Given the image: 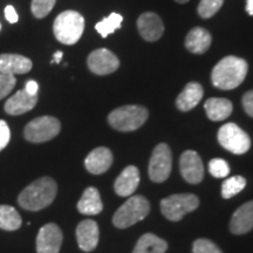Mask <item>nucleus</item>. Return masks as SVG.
<instances>
[{
	"label": "nucleus",
	"instance_id": "32",
	"mask_svg": "<svg viewBox=\"0 0 253 253\" xmlns=\"http://www.w3.org/2000/svg\"><path fill=\"white\" fill-rule=\"evenodd\" d=\"M15 82L17 80H15L14 75L0 73V100H2L11 93L15 86Z\"/></svg>",
	"mask_w": 253,
	"mask_h": 253
},
{
	"label": "nucleus",
	"instance_id": "19",
	"mask_svg": "<svg viewBox=\"0 0 253 253\" xmlns=\"http://www.w3.org/2000/svg\"><path fill=\"white\" fill-rule=\"evenodd\" d=\"M33 63L26 56L19 54H0V73L2 74H26Z\"/></svg>",
	"mask_w": 253,
	"mask_h": 253
},
{
	"label": "nucleus",
	"instance_id": "23",
	"mask_svg": "<svg viewBox=\"0 0 253 253\" xmlns=\"http://www.w3.org/2000/svg\"><path fill=\"white\" fill-rule=\"evenodd\" d=\"M205 112H207L208 118L211 121H223L226 120L231 115L233 110V106L231 101L227 99H221V97H211L207 100L204 104Z\"/></svg>",
	"mask_w": 253,
	"mask_h": 253
},
{
	"label": "nucleus",
	"instance_id": "3",
	"mask_svg": "<svg viewBox=\"0 0 253 253\" xmlns=\"http://www.w3.org/2000/svg\"><path fill=\"white\" fill-rule=\"evenodd\" d=\"M84 18L77 11H65L54 20L53 32L56 40L63 45H74L82 37Z\"/></svg>",
	"mask_w": 253,
	"mask_h": 253
},
{
	"label": "nucleus",
	"instance_id": "14",
	"mask_svg": "<svg viewBox=\"0 0 253 253\" xmlns=\"http://www.w3.org/2000/svg\"><path fill=\"white\" fill-rule=\"evenodd\" d=\"M137 28L141 37L147 41H157L164 32L162 19L153 12H145L140 15L137 19Z\"/></svg>",
	"mask_w": 253,
	"mask_h": 253
},
{
	"label": "nucleus",
	"instance_id": "38",
	"mask_svg": "<svg viewBox=\"0 0 253 253\" xmlns=\"http://www.w3.org/2000/svg\"><path fill=\"white\" fill-rule=\"evenodd\" d=\"M61 59H62V52L61 50H59V52H56L54 54V58H53V60H52V63H54V62L60 63Z\"/></svg>",
	"mask_w": 253,
	"mask_h": 253
},
{
	"label": "nucleus",
	"instance_id": "26",
	"mask_svg": "<svg viewBox=\"0 0 253 253\" xmlns=\"http://www.w3.org/2000/svg\"><path fill=\"white\" fill-rule=\"evenodd\" d=\"M123 21V18L121 14L119 13H112L109 17L104 18L102 21L95 25V28L99 32L102 38H107L109 34H112L119 28H121V24Z\"/></svg>",
	"mask_w": 253,
	"mask_h": 253
},
{
	"label": "nucleus",
	"instance_id": "28",
	"mask_svg": "<svg viewBox=\"0 0 253 253\" xmlns=\"http://www.w3.org/2000/svg\"><path fill=\"white\" fill-rule=\"evenodd\" d=\"M224 0H202L198 5V14L208 19L213 17L223 6Z\"/></svg>",
	"mask_w": 253,
	"mask_h": 253
},
{
	"label": "nucleus",
	"instance_id": "7",
	"mask_svg": "<svg viewBox=\"0 0 253 253\" xmlns=\"http://www.w3.org/2000/svg\"><path fill=\"white\" fill-rule=\"evenodd\" d=\"M61 125L58 119L53 116H41L37 118L25 126L24 136L32 143H43L50 141L59 135Z\"/></svg>",
	"mask_w": 253,
	"mask_h": 253
},
{
	"label": "nucleus",
	"instance_id": "11",
	"mask_svg": "<svg viewBox=\"0 0 253 253\" xmlns=\"http://www.w3.org/2000/svg\"><path fill=\"white\" fill-rule=\"evenodd\" d=\"M63 240L62 231L54 223H48L39 230L37 236L38 253H59Z\"/></svg>",
	"mask_w": 253,
	"mask_h": 253
},
{
	"label": "nucleus",
	"instance_id": "8",
	"mask_svg": "<svg viewBox=\"0 0 253 253\" xmlns=\"http://www.w3.org/2000/svg\"><path fill=\"white\" fill-rule=\"evenodd\" d=\"M218 141L224 149L236 155L248 153L251 147L250 136L236 123H226L218 130Z\"/></svg>",
	"mask_w": 253,
	"mask_h": 253
},
{
	"label": "nucleus",
	"instance_id": "13",
	"mask_svg": "<svg viewBox=\"0 0 253 253\" xmlns=\"http://www.w3.org/2000/svg\"><path fill=\"white\" fill-rule=\"evenodd\" d=\"M100 231L97 223L93 219H84L77 227L79 248L84 252H91L99 244Z\"/></svg>",
	"mask_w": 253,
	"mask_h": 253
},
{
	"label": "nucleus",
	"instance_id": "36",
	"mask_svg": "<svg viewBox=\"0 0 253 253\" xmlns=\"http://www.w3.org/2000/svg\"><path fill=\"white\" fill-rule=\"evenodd\" d=\"M25 90L27 91L30 95H38V90H39V84L38 82L31 80L26 82V86H25Z\"/></svg>",
	"mask_w": 253,
	"mask_h": 253
},
{
	"label": "nucleus",
	"instance_id": "37",
	"mask_svg": "<svg viewBox=\"0 0 253 253\" xmlns=\"http://www.w3.org/2000/svg\"><path fill=\"white\" fill-rule=\"evenodd\" d=\"M246 12L253 17V0H248L246 1Z\"/></svg>",
	"mask_w": 253,
	"mask_h": 253
},
{
	"label": "nucleus",
	"instance_id": "5",
	"mask_svg": "<svg viewBox=\"0 0 253 253\" xmlns=\"http://www.w3.org/2000/svg\"><path fill=\"white\" fill-rule=\"evenodd\" d=\"M150 211V203L143 196H132L118 209L113 217L114 225L119 229H126L143 220Z\"/></svg>",
	"mask_w": 253,
	"mask_h": 253
},
{
	"label": "nucleus",
	"instance_id": "15",
	"mask_svg": "<svg viewBox=\"0 0 253 253\" xmlns=\"http://www.w3.org/2000/svg\"><path fill=\"white\" fill-rule=\"evenodd\" d=\"M113 160V154L108 148L99 147L90 151L84 160V166L93 175H101L112 167Z\"/></svg>",
	"mask_w": 253,
	"mask_h": 253
},
{
	"label": "nucleus",
	"instance_id": "10",
	"mask_svg": "<svg viewBox=\"0 0 253 253\" xmlns=\"http://www.w3.org/2000/svg\"><path fill=\"white\" fill-rule=\"evenodd\" d=\"M87 63L90 72L96 75L112 74L120 67L118 56L106 48H99L91 52L87 59Z\"/></svg>",
	"mask_w": 253,
	"mask_h": 253
},
{
	"label": "nucleus",
	"instance_id": "30",
	"mask_svg": "<svg viewBox=\"0 0 253 253\" xmlns=\"http://www.w3.org/2000/svg\"><path fill=\"white\" fill-rule=\"evenodd\" d=\"M209 171L216 178H224L230 173V167L226 161L221 158H213L209 163Z\"/></svg>",
	"mask_w": 253,
	"mask_h": 253
},
{
	"label": "nucleus",
	"instance_id": "4",
	"mask_svg": "<svg viewBox=\"0 0 253 253\" xmlns=\"http://www.w3.org/2000/svg\"><path fill=\"white\" fill-rule=\"evenodd\" d=\"M149 113L142 106H123L113 110L108 116L109 125L119 131H134L141 128L148 120Z\"/></svg>",
	"mask_w": 253,
	"mask_h": 253
},
{
	"label": "nucleus",
	"instance_id": "9",
	"mask_svg": "<svg viewBox=\"0 0 253 253\" xmlns=\"http://www.w3.org/2000/svg\"><path fill=\"white\" fill-rule=\"evenodd\" d=\"M172 168V156L169 145L160 143L155 148L149 162V177L155 183L166 182Z\"/></svg>",
	"mask_w": 253,
	"mask_h": 253
},
{
	"label": "nucleus",
	"instance_id": "17",
	"mask_svg": "<svg viewBox=\"0 0 253 253\" xmlns=\"http://www.w3.org/2000/svg\"><path fill=\"white\" fill-rule=\"evenodd\" d=\"M138 184H140V171L136 167L129 166L116 178L114 189L121 197H128L134 194Z\"/></svg>",
	"mask_w": 253,
	"mask_h": 253
},
{
	"label": "nucleus",
	"instance_id": "12",
	"mask_svg": "<svg viewBox=\"0 0 253 253\" xmlns=\"http://www.w3.org/2000/svg\"><path fill=\"white\" fill-rule=\"evenodd\" d=\"M179 168L183 178L191 184H198L203 181L204 167L199 155L194 150H186L179 160Z\"/></svg>",
	"mask_w": 253,
	"mask_h": 253
},
{
	"label": "nucleus",
	"instance_id": "25",
	"mask_svg": "<svg viewBox=\"0 0 253 253\" xmlns=\"http://www.w3.org/2000/svg\"><path fill=\"white\" fill-rule=\"evenodd\" d=\"M21 216L13 207L0 205V229L15 231L21 226Z\"/></svg>",
	"mask_w": 253,
	"mask_h": 253
},
{
	"label": "nucleus",
	"instance_id": "20",
	"mask_svg": "<svg viewBox=\"0 0 253 253\" xmlns=\"http://www.w3.org/2000/svg\"><path fill=\"white\" fill-rule=\"evenodd\" d=\"M203 87L197 82H189L181 91L176 100V106L181 112H189L194 109L203 97Z\"/></svg>",
	"mask_w": 253,
	"mask_h": 253
},
{
	"label": "nucleus",
	"instance_id": "21",
	"mask_svg": "<svg viewBox=\"0 0 253 253\" xmlns=\"http://www.w3.org/2000/svg\"><path fill=\"white\" fill-rule=\"evenodd\" d=\"M211 46V34L203 27H195L185 38V47L194 54H203Z\"/></svg>",
	"mask_w": 253,
	"mask_h": 253
},
{
	"label": "nucleus",
	"instance_id": "40",
	"mask_svg": "<svg viewBox=\"0 0 253 253\" xmlns=\"http://www.w3.org/2000/svg\"><path fill=\"white\" fill-rule=\"evenodd\" d=\"M0 30H1V24H0Z\"/></svg>",
	"mask_w": 253,
	"mask_h": 253
},
{
	"label": "nucleus",
	"instance_id": "6",
	"mask_svg": "<svg viewBox=\"0 0 253 253\" xmlns=\"http://www.w3.org/2000/svg\"><path fill=\"white\" fill-rule=\"evenodd\" d=\"M199 205V199L192 194L171 195L161 201V211L171 221L181 220L186 213L196 210Z\"/></svg>",
	"mask_w": 253,
	"mask_h": 253
},
{
	"label": "nucleus",
	"instance_id": "22",
	"mask_svg": "<svg viewBox=\"0 0 253 253\" xmlns=\"http://www.w3.org/2000/svg\"><path fill=\"white\" fill-rule=\"evenodd\" d=\"M78 210L80 213L88 214V216L99 214L103 210V204L101 201L99 190L94 186H89L84 190L78 203Z\"/></svg>",
	"mask_w": 253,
	"mask_h": 253
},
{
	"label": "nucleus",
	"instance_id": "35",
	"mask_svg": "<svg viewBox=\"0 0 253 253\" xmlns=\"http://www.w3.org/2000/svg\"><path fill=\"white\" fill-rule=\"evenodd\" d=\"M5 18H6V20H7L9 24H15L19 20V17H18L17 12H15V9H14L13 6H11V5L6 6V8H5Z\"/></svg>",
	"mask_w": 253,
	"mask_h": 253
},
{
	"label": "nucleus",
	"instance_id": "27",
	"mask_svg": "<svg viewBox=\"0 0 253 253\" xmlns=\"http://www.w3.org/2000/svg\"><path fill=\"white\" fill-rule=\"evenodd\" d=\"M246 186V179L242 176H233L230 178L225 179L221 184V196L223 198L229 199L232 198L233 196L239 194L243 191Z\"/></svg>",
	"mask_w": 253,
	"mask_h": 253
},
{
	"label": "nucleus",
	"instance_id": "24",
	"mask_svg": "<svg viewBox=\"0 0 253 253\" xmlns=\"http://www.w3.org/2000/svg\"><path fill=\"white\" fill-rule=\"evenodd\" d=\"M168 249V243L153 233H145L138 239L132 253H164Z\"/></svg>",
	"mask_w": 253,
	"mask_h": 253
},
{
	"label": "nucleus",
	"instance_id": "34",
	"mask_svg": "<svg viewBox=\"0 0 253 253\" xmlns=\"http://www.w3.org/2000/svg\"><path fill=\"white\" fill-rule=\"evenodd\" d=\"M243 107L248 115L253 118V90H250L243 96Z\"/></svg>",
	"mask_w": 253,
	"mask_h": 253
},
{
	"label": "nucleus",
	"instance_id": "1",
	"mask_svg": "<svg viewBox=\"0 0 253 253\" xmlns=\"http://www.w3.org/2000/svg\"><path fill=\"white\" fill-rule=\"evenodd\" d=\"M58 192L56 182L50 177H41L20 192L18 203L28 211H39L53 203Z\"/></svg>",
	"mask_w": 253,
	"mask_h": 253
},
{
	"label": "nucleus",
	"instance_id": "18",
	"mask_svg": "<svg viewBox=\"0 0 253 253\" xmlns=\"http://www.w3.org/2000/svg\"><path fill=\"white\" fill-rule=\"evenodd\" d=\"M253 229V201L243 204L233 213L230 223L231 232L235 235H244Z\"/></svg>",
	"mask_w": 253,
	"mask_h": 253
},
{
	"label": "nucleus",
	"instance_id": "29",
	"mask_svg": "<svg viewBox=\"0 0 253 253\" xmlns=\"http://www.w3.org/2000/svg\"><path fill=\"white\" fill-rule=\"evenodd\" d=\"M56 0H32V13L38 19L45 18L54 7Z\"/></svg>",
	"mask_w": 253,
	"mask_h": 253
},
{
	"label": "nucleus",
	"instance_id": "33",
	"mask_svg": "<svg viewBox=\"0 0 253 253\" xmlns=\"http://www.w3.org/2000/svg\"><path fill=\"white\" fill-rule=\"evenodd\" d=\"M11 140V130L4 120H0V151H1Z\"/></svg>",
	"mask_w": 253,
	"mask_h": 253
},
{
	"label": "nucleus",
	"instance_id": "16",
	"mask_svg": "<svg viewBox=\"0 0 253 253\" xmlns=\"http://www.w3.org/2000/svg\"><path fill=\"white\" fill-rule=\"evenodd\" d=\"M37 102L38 95H30L25 89H21L6 101L4 109L8 115H23L33 109Z\"/></svg>",
	"mask_w": 253,
	"mask_h": 253
},
{
	"label": "nucleus",
	"instance_id": "39",
	"mask_svg": "<svg viewBox=\"0 0 253 253\" xmlns=\"http://www.w3.org/2000/svg\"><path fill=\"white\" fill-rule=\"evenodd\" d=\"M176 2H178V4H185V2H188L189 0H175Z\"/></svg>",
	"mask_w": 253,
	"mask_h": 253
},
{
	"label": "nucleus",
	"instance_id": "2",
	"mask_svg": "<svg viewBox=\"0 0 253 253\" xmlns=\"http://www.w3.org/2000/svg\"><path fill=\"white\" fill-rule=\"evenodd\" d=\"M248 62L237 56H226L214 66L211 80L214 87L223 90L235 89L245 80L248 74Z\"/></svg>",
	"mask_w": 253,
	"mask_h": 253
},
{
	"label": "nucleus",
	"instance_id": "31",
	"mask_svg": "<svg viewBox=\"0 0 253 253\" xmlns=\"http://www.w3.org/2000/svg\"><path fill=\"white\" fill-rule=\"evenodd\" d=\"M194 253H223L220 249L209 239H197L192 246Z\"/></svg>",
	"mask_w": 253,
	"mask_h": 253
}]
</instances>
